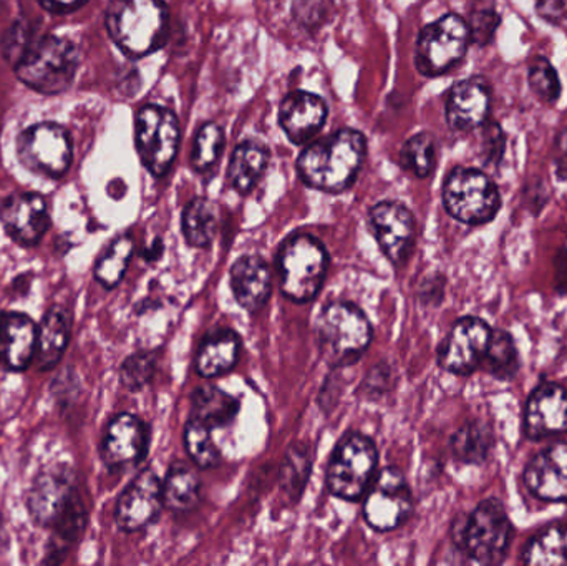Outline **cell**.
Returning <instances> with one entry per match:
<instances>
[{
    "label": "cell",
    "instance_id": "1",
    "mask_svg": "<svg viewBox=\"0 0 567 566\" xmlns=\"http://www.w3.org/2000/svg\"><path fill=\"white\" fill-rule=\"evenodd\" d=\"M365 156V135L359 130L342 128L310 143L297 158L296 168L310 188L342 193L355 182Z\"/></svg>",
    "mask_w": 567,
    "mask_h": 566
},
{
    "label": "cell",
    "instance_id": "2",
    "mask_svg": "<svg viewBox=\"0 0 567 566\" xmlns=\"http://www.w3.org/2000/svg\"><path fill=\"white\" fill-rule=\"evenodd\" d=\"M105 27L126 56L143 59L165 45L169 10L163 0H109Z\"/></svg>",
    "mask_w": 567,
    "mask_h": 566
},
{
    "label": "cell",
    "instance_id": "3",
    "mask_svg": "<svg viewBox=\"0 0 567 566\" xmlns=\"http://www.w3.org/2000/svg\"><path fill=\"white\" fill-rule=\"evenodd\" d=\"M17 79L33 92L60 95L70 89L79 70V50L59 35L33 40L22 59L13 65Z\"/></svg>",
    "mask_w": 567,
    "mask_h": 566
},
{
    "label": "cell",
    "instance_id": "4",
    "mask_svg": "<svg viewBox=\"0 0 567 566\" xmlns=\"http://www.w3.org/2000/svg\"><path fill=\"white\" fill-rule=\"evenodd\" d=\"M317 342L330 364L355 362L372 342V326L355 305L336 301L327 305L316 322Z\"/></svg>",
    "mask_w": 567,
    "mask_h": 566
},
{
    "label": "cell",
    "instance_id": "5",
    "mask_svg": "<svg viewBox=\"0 0 567 566\" xmlns=\"http://www.w3.org/2000/svg\"><path fill=\"white\" fill-rule=\"evenodd\" d=\"M278 268L282 295L290 301L309 302L326 281L329 253L316 236L293 235L279 251Z\"/></svg>",
    "mask_w": 567,
    "mask_h": 566
},
{
    "label": "cell",
    "instance_id": "6",
    "mask_svg": "<svg viewBox=\"0 0 567 566\" xmlns=\"http://www.w3.org/2000/svg\"><path fill=\"white\" fill-rule=\"evenodd\" d=\"M513 534L505 505L498 498H486L463 522L456 544L475 564L499 565L508 555Z\"/></svg>",
    "mask_w": 567,
    "mask_h": 566
},
{
    "label": "cell",
    "instance_id": "7",
    "mask_svg": "<svg viewBox=\"0 0 567 566\" xmlns=\"http://www.w3.org/2000/svg\"><path fill=\"white\" fill-rule=\"evenodd\" d=\"M443 205L456 222L470 226L493 222L502 208L498 186L482 169L456 166L443 183Z\"/></svg>",
    "mask_w": 567,
    "mask_h": 566
},
{
    "label": "cell",
    "instance_id": "8",
    "mask_svg": "<svg viewBox=\"0 0 567 566\" xmlns=\"http://www.w3.org/2000/svg\"><path fill=\"white\" fill-rule=\"evenodd\" d=\"M379 452L372 439L347 434L337 445L327 467V487L342 501L357 502L367 494L375 478Z\"/></svg>",
    "mask_w": 567,
    "mask_h": 566
},
{
    "label": "cell",
    "instance_id": "9",
    "mask_svg": "<svg viewBox=\"0 0 567 566\" xmlns=\"http://www.w3.org/2000/svg\"><path fill=\"white\" fill-rule=\"evenodd\" d=\"M468 23L458 13H446L423 27L416 39L415 66L423 76H440L455 69L468 52Z\"/></svg>",
    "mask_w": 567,
    "mask_h": 566
},
{
    "label": "cell",
    "instance_id": "10",
    "mask_svg": "<svg viewBox=\"0 0 567 566\" xmlns=\"http://www.w3.org/2000/svg\"><path fill=\"white\" fill-rule=\"evenodd\" d=\"M179 120L173 110L162 105H145L135 119L136 152L143 166L156 178L172 168L178 155Z\"/></svg>",
    "mask_w": 567,
    "mask_h": 566
},
{
    "label": "cell",
    "instance_id": "11",
    "mask_svg": "<svg viewBox=\"0 0 567 566\" xmlns=\"http://www.w3.org/2000/svg\"><path fill=\"white\" fill-rule=\"evenodd\" d=\"M17 156L35 175L62 178L73 162L72 136L56 123L45 122L29 126L17 138Z\"/></svg>",
    "mask_w": 567,
    "mask_h": 566
},
{
    "label": "cell",
    "instance_id": "12",
    "mask_svg": "<svg viewBox=\"0 0 567 566\" xmlns=\"http://www.w3.org/2000/svg\"><path fill=\"white\" fill-rule=\"evenodd\" d=\"M83 505L85 501L76 491L72 472L66 467L40 472L25 494V507L33 524L50 531Z\"/></svg>",
    "mask_w": 567,
    "mask_h": 566
},
{
    "label": "cell",
    "instance_id": "13",
    "mask_svg": "<svg viewBox=\"0 0 567 566\" xmlns=\"http://www.w3.org/2000/svg\"><path fill=\"white\" fill-rule=\"evenodd\" d=\"M413 497L405 475L395 467H386L375 475L363 504V517L377 532H392L405 524L412 515Z\"/></svg>",
    "mask_w": 567,
    "mask_h": 566
},
{
    "label": "cell",
    "instance_id": "14",
    "mask_svg": "<svg viewBox=\"0 0 567 566\" xmlns=\"http://www.w3.org/2000/svg\"><path fill=\"white\" fill-rule=\"evenodd\" d=\"M492 335L493 329L482 318L468 316L460 319L440 348V368L450 374H472L483 364Z\"/></svg>",
    "mask_w": 567,
    "mask_h": 566
},
{
    "label": "cell",
    "instance_id": "15",
    "mask_svg": "<svg viewBox=\"0 0 567 566\" xmlns=\"http://www.w3.org/2000/svg\"><path fill=\"white\" fill-rule=\"evenodd\" d=\"M0 223L7 236L22 248L40 245L52 226L49 205L39 193H13L3 199Z\"/></svg>",
    "mask_w": 567,
    "mask_h": 566
},
{
    "label": "cell",
    "instance_id": "16",
    "mask_svg": "<svg viewBox=\"0 0 567 566\" xmlns=\"http://www.w3.org/2000/svg\"><path fill=\"white\" fill-rule=\"evenodd\" d=\"M163 482L152 469L136 475L116 502L115 522L120 531L135 534L156 521L163 508Z\"/></svg>",
    "mask_w": 567,
    "mask_h": 566
},
{
    "label": "cell",
    "instance_id": "17",
    "mask_svg": "<svg viewBox=\"0 0 567 566\" xmlns=\"http://www.w3.org/2000/svg\"><path fill=\"white\" fill-rule=\"evenodd\" d=\"M370 226L383 255L393 263L406 261L415 243L416 223L413 213L399 202H382L370 209Z\"/></svg>",
    "mask_w": 567,
    "mask_h": 566
},
{
    "label": "cell",
    "instance_id": "18",
    "mask_svg": "<svg viewBox=\"0 0 567 566\" xmlns=\"http://www.w3.org/2000/svg\"><path fill=\"white\" fill-rule=\"evenodd\" d=\"M493 90L482 75L460 80L450 89L445 103L446 123L453 132L482 128L492 113Z\"/></svg>",
    "mask_w": 567,
    "mask_h": 566
},
{
    "label": "cell",
    "instance_id": "19",
    "mask_svg": "<svg viewBox=\"0 0 567 566\" xmlns=\"http://www.w3.org/2000/svg\"><path fill=\"white\" fill-rule=\"evenodd\" d=\"M148 449V428L142 419L123 412L106 424L100 442V457L110 471L138 464Z\"/></svg>",
    "mask_w": 567,
    "mask_h": 566
},
{
    "label": "cell",
    "instance_id": "20",
    "mask_svg": "<svg viewBox=\"0 0 567 566\" xmlns=\"http://www.w3.org/2000/svg\"><path fill=\"white\" fill-rule=\"evenodd\" d=\"M526 438L532 441L567 432V391L561 385L542 384L533 391L525 409Z\"/></svg>",
    "mask_w": 567,
    "mask_h": 566
},
{
    "label": "cell",
    "instance_id": "21",
    "mask_svg": "<svg viewBox=\"0 0 567 566\" xmlns=\"http://www.w3.org/2000/svg\"><path fill=\"white\" fill-rule=\"evenodd\" d=\"M39 326L29 315L0 312V369L7 372L27 371L35 361Z\"/></svg>",
    "mask_w": 567,
    "mask_h": 566
},
{
    "label": "cell",
    "instance_id": "22",
    "mask_svg": "<svg viewBox=\"0 0 567 566\" xmlns=\"http://www.w3.org/2000/svg\"><path fill=\"white\" fill-rule=\"evenodd\" d=\"M329 109L319 95L303 90L289 93L279 106V125L293 145H306L326 125Z\"/></svg>",
    "mask_w": 567,
    "mask_h": 566
},
{
    "label": "cell",
    "instance_id": "23",
    "mask_svg": "<svg viewBox=\"0 0 567 566\" xmlns=\"http://www.w3.org/2000/svg\"><path fill=\"white\" fill-rule=\"evenodd\" d=\"M525 484L543 502H567V444L558 442L529 461Z\"/></svg>",
    "mask_w": 567,
    "mask_h": 566
},
{
    "label": "cell",
    "instance_id": "24",
    "mask_svg": "<svg viewBox=\"0 0 567 566\" xmlns=\"http://www.w3.org/2000/svg\"><path fill=\"white\" fill-rule=\"evenodd\" d=\"M231 289L236 301L249 312L265 308L271 296V272L259 256H241L231 268Z\"/></svg>",
    "mask_w": 567,
    "mask_h": 566
},
{
    "label": "cell",
    "instance_id": "25",
    "mask_svg": "<svg viewBox=\"0 0 567 566\" xmlns=\"http://www.w3.org/2000/svg\"><path fill=\"white\" fill-rule=\"evenodd\" d=\"M72 312L63 306H52L43 316L37 336L35 364L42 372L52 371L62 361L72 338Z\"/></svg>",
    "mask_w": 567,
    "mask_h": 566
},
{
    "label": "cell",
    "instance_id": "26",
    "mask_svg": "<svg viewBox=\"0 0 567 566\" xmlns=\"http://www.w3.org/2000/svg\"><path fill=\"white\" fill-rule=\"evenodd\" d=\"M241 339L233 329H216L203 339L196 356V372L203 379L221 378L238 364Z\"/></svg>",
    "mask_w": 567,
    "mask_h": 566
},
{
    "label": "cell",
    "instance_id": "27",
    "mask_svg": "<svg viewBox=\"0 0 567 566\" xmlns=\"http://www.w3.org/2000/svg\"><path fill=\"white\" fill-rule=\"evenodd\" d=\"M269 165V152L258 142L239 143L229 163L228 178L233 188L248 195L261 182Z\"/></svg>",
    "mask_w": 567,
    "mask_h": 566
},
{
    "label": "cell",
    "instance_id": "28",
    "mask_svg": "<svg viewBox=\"0 0 567 566\" xmlns=\"http://www.w3.org/2000/svg\"><path fill=\"white\" fill-rule=\"evenodd\" d=\"M239 401L235 395L213 384L202 385L192 395V419L209 429L225 428L238 415Z\"/></svg>",
    "mask_w": 567,
    "mask_h": 566
},
{
    "label": "cell",
    "instance_id": "29",
    "mask_svg": "<svg viewBox=\"0 0 567 566\" xmlns=\"http://www.w3.org/2000/svg\"><path fill=\"white\" fill-rule=\"evenodd\" d=\"M202 481L189 465L175 462L163 482V504L172 512H189L199 504Z\"/></svg>",
    "mask_w": 567,
    "mask_h": 566
},
{
    "label": "cell",
    "instance_id": "30",
    "mask_svg": "<svg viewBox=\"0 0 567 566\" xmlns=\"http://www.w3.org/2000/svg\"><path fill=\"white\" fill-rule=\"evenodd\" d=\"M218 206L208 198H195L183 212V235L193 248H208L218 231Z\"/></svg>",
    "mask_w": 567,
    "mask_h": 566
},
{
    "label": "cell",
    "instance_id": "31",
    "mask_svg": "<svg viewBox=\"0 0 567 566\" xmlns=\"http://www.w3.org/2000/svg\"><path fill=\"white\" fill-rule=\"evenodd\" d=\"M493 447H495V435L485 422H468L452 438L453 457L465 465L485 464Z\"/></svg>",
    "mask_w": 567,
    "mask_h": 566
},
{
    "label": "cell",
    "instance_id": "32",
    "mask_svg": "<svg viewBox=\"0 0 567 566\" xmlns=\"http://www.w3.org/2000/svg\"><path fill=\"white\" fill-rule=\"evenodd\" d=\"M523 564L567 565V524H555L532 538L523 552Z\"/></svg>",
    "mask_w": 567,
    "mask_h": 566
},
{
    "label": "cell",
    "instance_id": "33",
    "mask_svg": "<svg viewBox=\"0 0 567 566\" xmlns=\"http://www.w3.org/2000/svg\"><path fill=\"white\" fill-rule=\"evenodd\" d=\"M133 251H135V243L132 236L123 235L113 239L109 248L96 259L95 269H93L96 282L105 289H115L125 278Z\"/></svg>",
    "mask_w": 567,
    "mask_h": 566
},
{
    "label": "cell",
    "instance_id": "34",
    "mask_svg": "<svg viewBox=\"0 0 567 566\" xmlns=\"http://www.w3.org/2000/svg\"><path fill=\"white\" fill-rule=\"evenodd\" d=\"M483 366H485L486 372H489L498 381H513L518 375L519 368H522L519 352L515 339L508 331H502V329L493 331Z\"/></svg>",
    "mask_w": 567,
    "mask_h": 566
},
{
    "label": "cell",
    "instance_id": "35",
    "mask_svg": "<svg viewBox=\"0 0 567 566\" xmlns=\"http://www.w3.org/2000/svg\"><path fill=\"white\" fill-rule=\"evenodd\" d=\"M439 143L430 132H420L403 143L400 165L416 178H429L436 168Z\"/></svg>",
    "mask_w": 567,
    "mask_h": 566
},
{
    "label": "cell",
    "instance_id": "36",
    "mask_svg": "<svg viewBox=\"0 0 567 566\" xmlns=\"http://www.w3.org/2000/svg\"><path fill=\"white\" fill-rule=\"evenodd\" d=\"M310 472H312V457H310L309 447L302 442L290 445L279 474V484L290 501H299L300 495L306 491Z\"/></svg>",
    "mask_w": 567,
    "mask_h": 566
},
{
    "label": "cell",
    "instance_id": "37",
    "mask_svg": "<svg viewBox=\"0 0 567 566\" xmlns=\"http://www.w3.org/2000/svg\"><path fill=\"white\" fill-rule=\"evenodd\" d=\"M225 146V130L218 123H205L196 133L195 145H193V169L198 173L212 169L221 158Z\"/></svg>",
    "mask_w": 567,
    "mask_h": 566
},
{
    "label": "cell",
    "instance_id": "38",
    "mask_svg": "<svg viewBox=\"0 0 567 566\" xmlns=\"http://www.w3.org/2000/svg\"><path fill=\"white\" fill-rule=\"evenodd\" d=\"M528 85L533 95L545 105H556L561 99V79H559L558 70L546 56L538 55L529 62Z\"/></svg>",
    "mask_w": 567,
    "mask_h": 566
},
{
    "label": "cell",
    "instance_id": "39",
    "mask_svg": "<svg viewBox=\"0 0 567 566\" xmlns=\"http://www.w3.org/2000/svg\"><path fill=\"white\" fill-rule=\"evenodd\" d=\"M212 431L213 429L196 419H189L185 428L186 451L199 469H213L219 462V451Z\"/></svg>",
    "mask_w": 567,
    "mask_h": 566
},
{
    "label": "cell",
    "instance_id": "40",
    "mask_svg": "<svg viewBox=\"0 0 567 566\" xmlns=\"http://www.w3.org/2000/svg\"><path fill=\"white\" fill-rule=\"evenodd\" d=\"M466 23H468L472 43L486 47L495 40L496 32L502 25V16L496 10L495 3L489 0H475Z\"/></svg>",
    "mask_w": 567,
    "mask_h": 566
},
{
    "label": "cell",
    "instance_id": "41",
    "mask_svg": "<svg viewBox=\"0 0 567 566\" xmlns=\"http://www.w3.org/2000/svg\"><path fill=\"white\" fill-rule=\"evenodd\" d=\"M156 374V356L140 351L128 356L120 368V381L130 392H138L153 381Z\"/></svg>",
    "mask_w": 567,
    "mask_h": 566
},
{
    "label": "cell",
    "instance_id": "42",
    "mask_svg": "<svg viewBox=\"0 0 567 566\" xmlns=\"http://www.w3.org/2000/svg\"><path fill=\"white\" fill-rule=\"evenodd\" d=\"M33 40L35 39H33V29L30 27V23L27 22V20H17V22L7 30L2 43H0L3 59H6L10 65H16V63L22 59L27 49L32 45Z\"/></svg>",
    "mask_w": 567,
    "mask_h": 566
},
{
    "label": "cell",
    "instance_id": "43",
    "mask_svg": "<svg viewBox=\"0 0 567 566\" xmlns=\"http://www.w3.org/2000/svg\"><path fill=\"white\" fill-rule=\"evenodd\" d=\"M483 130L482 159L485 166H498L505 156L506 135L498 123L486 122Z\"/></svg>",
    "mask_w": 567,
    "mask_h": 566
},
{
    "label": "cell",
    "instance_id": "44",
    "mask_svg": "<svg viewBox=\"0 0 567 566\" xmlns=\"http://www.w3.org/2000/svg\"><path fill=\"white\" fill-rule=\"evenodd\" d=\"M539 17L549 23H561L567 16V0H536Z\"/></svg>",
    "mask_w": 567,
    "mask_h": 566
},
{
    "label": "cell",
    "instance_id": "45",
    "mask_svg": "<svg viewBox=\"0 0 567 566\" xmlns=\"http://www.w3.org/2000/svg\"><path fill=\"white\" fill-rule=\"evenodd\" d=\"M555 168L559 178L567 179V126L555 138Z\"/></svg>",
    "mask_w": 567,
    "mask_h": 566
},
{
    "label": "cell",
    "instance_id": "46",
    "mask_svg": "<svg viewBox=\"0 0 567 566\" xmlns=\"http://www.w3.org/2000/svg\"><path fill=\"white\" fill-rule=\"evenodd\" d=\"M39 6L53 16H63V13L75 12L80 7L85 6L89 0H37Z\"/></svg>",
    "mask_w": 567,
    "mask_h": 566
},
{
    "label": "cell",
    "instance_id": "47",
    "mask_svg": "<svg viewBox=\"0 0 567 566\" xmlns=\"http://www.w3.org/2000/svg\"><path fill=\"white\" fill-rule=\"evenodd\" d=\"M558 275H556V279H558V291L563 292V295H567V251H563L559 255L558 263Z\"/></svg>",
    "mask_w": 567,
    "mask_h": 566
}]
</instances>
